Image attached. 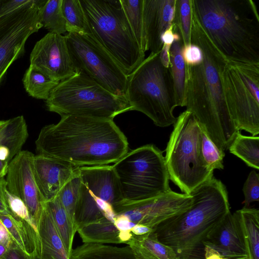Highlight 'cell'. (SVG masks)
Wrapping results in <instances>:
<instances>
[{
	"instance_id": "9a60e30c",
	"label": "cell",
	"mask_w": 259,
	"mask_h": 259,
	"mask_svg": "<svg viewBox=\"0 0 259 259\" xmlns=\"http://www.w3.org/2000/svg\"><path fill=\"white\" fill-rule=\"evenodd\" d=\"M34 155L28 151H21L9 163L7 189L20 198L26 205L32 223L37 226L45 202L37 188L33 172Z\"/></svg>"
},
{
	"instance_id": "f35d334b",
	"label": "cell",
	"mask_w": 259,
	"mask_h": 259,
	"mask_svg": "<svg viewBox=\"0 0 259 259\" xmlns=\"http://www.w3.org/2000/svg\"><path fill=\"white\" fill-rule=\"evenodd\" d=\"M182 55L186 64L189 66L199 64L203 60L201 50L198 46L193 44L183 46Z\"/></svg>"
},
{
	"instance_id": "8d00e7d4",
	"label": "cell",
	"mask_w": 259,
	"mask_h": 259,
	"mask_svg": "<svg viewBox=\"0 0 259 259\" xmlns=\"http://www.w3.org/2000/svg\"><path fill=\"white\" fill-rule=\"evenodd\" d=\"M242 191L244 195V207H248L249 204L259 200V174L252 170L244 184Z\"/></svg>"
},
{
	"instance_id": "484cf974",
	"label": "cell",
	"mask_w": 259,
	"mask_h": 259,
	"mask_svg": "<svg viewBox=\"0 0 259 259\" xmlns=\"http://www.w3.org/2000/svg\"><path fill=\"white\" fill-rule=\"evenodd\" d=\"M28 136L27 124L22 115L5 120L0 133V146L9 149L10 161L21 151Z\"/></svg>"
},
{
	"instance_id": "2e32d148",
	"label": "cell",
	"mask_w": 259,
	"mask_h": 259,
	"mask_svg": "<svg viewBox=\"0 0 259 259\" xmlns=\"http://www.w3.org/2000/svg\"><path fill=\"white\" fill-rule=\"evenodd\" d=\"M30 66L60 82L75 73L65 35L49 32L36 42L30 56Z\"/></svg>"
},
{
	"instance_id": "44dd1931",
	"label": "cell",
	"mask_w": 259,
	"mask_h": 259,
	"mask_svg": "<svg viewBox=\"0 0 259 259\" xmlns=\"http://www.w3.org/2000/svg\"><path fill=\"white\" fill-rule=\"evenodd\" d=\"M125 243L135 259H179L173 249L160 242L153 231L142 235L133 234Z\"/></svg>"
},
{
	"instance_id": "f546056e",
	"label": "cell",
	"mask_w": 259,
	"mask_h": 259,
	"mask_svg": "<svg viewBox=\"0 0 259 259\" xmlns=\"http://www.w3.org/2000/svg\"><path fill=\"white\" fill-rule=\"evenodd\" d=\"M59 82L30 66L26 71L23 78L24 88L29 96L45 100L48 99Z\"/></svg>"
},
{
	"instance_id": "4316f807",
	"label": "cell",
	"mask_w": 259,
	"mask_h": 259,
	"mask_svg": "<svg viewBox=\"0 0 259 259\" xmlns=\"http://www.w3.org/2000/svg\"><path fill=\"white\" fill-rule=\"evenodd\" d=\"M45 202L51 212L69 257L73 249V240L77 230L57 196L54 199Z\"/></svg>"
},
{
	"instance_id": "681fc988",
	"label": "cell",
	"mask_w": 259,
	"mask_h": 259,
	"mask_svg": "<svg viewBox=\"0 0 259 259\" xmlns=\"http://www.w3.org/2000/svg\"><path fill=\"white\" fill-rule=\"evenodd\" d=\"M32 259H48L45 257H44L40 255H39L38 254H35V255L33 256Z\"/></svg>"
},
{
	"instance_id": "60d3db41",
	"label": "cell",
	"mask_w": 259,
	"mask_h": 259,
	"mask_svg": "<svg viewBox=\"0 0 259 259\" xmlns=\"http://www.w3.org/2000/svg\"><path fill=\"white\" fill-rule=\"evenodd\" d=\"M113 223L119 231L120 233H131V229L136 225L121 214L116 215Z\"/></svg>"
},
{
	"instance_id": "d6986e66",
	"label": "cell",
	"mask_w": 259,
	"mask_h": 259,
	"mask_svg": "<svg viewBox=\"0 0 259 259\" xmlns=\"http://www.w3.org/2000/svg\"><path fill=\"white\" fill-rule=\"evenodd\" d=\"M176 0H143L144 28L147 51L160 53L162 36L173 23Z\"/></svg>"
},
{
	"instance_id": "bcb514c9",
	"label": "cell",
	"mask_w": 259,
	"mask_h": 259,
	"mask_svg": "<svg viewBox=\"0 0 259 259\" xmlns=\"http://www.w3.org/2000/svg\"><path fill=\"white\" fill-rule=\"evenodd\" d=\"M9 162L0 160V178H4L7 174Z\"/></svg>"
},
{
	"instance_id": "6da1fadb",
	"label": "cell",
	"mask_w": 259,
	"mask_h": 259,
	"mask_svg": "<svg viewBox=\"0 0 259 259\" xmlns=\"http://www.w3.org/2000/svg\"><path fill=\"white\" fill-rule=\"evenodd\" d=\"M35 145L39 154L75 167L114 163L128 152L127 138L113 120L71 115L44 126Z\"/></svg>"
},
{
	"instance_id": "c3c4849f",
	"label": "cell",
	"mask_w": 259,
	"mask_h": 259,
	"mask_svg": "<svg viewBox=\"0 0 259 259\" xmlns=\"http://www.w3.org/2000/svg\"><path fill=\"white\" fill-rule=\"evenodd\" d=\"M8 248L9 247H7L6 246L0 244V258L6 252Z\"/></svg>"
},
{
	"instance_id": "d4e9b609",
	"label": "cell",
	"mask_w": 259,
	"mask_h": 259,
	"mask_svg": "<svg viewBox=\"0 0 259 259\" xmlns=\"http://www.w3.org/2000/svg\"><path fill=\"white\" fill-rule=\"evenodd\" d=\"M77 232L83 243H122L119 237V231L112 222L106 218L83 226L78 228Z\"/></svg>"
},
{
	"instance_id": "4fadbf2b",
	"label": "cell",
	"mask_w": 259,
	"mask_h": 259,
	"mask_svg": "<svg viewBox=\"0 0 259 259\" xmlns=\"http://www.w3.org/2000/svg\"><path fill=\"white\" fill-rule=\"evenodd\" d=\"M47 0H30L23 7L0 16V84L9 67L24 53L30 35L42 27L39 9Z\"/></svg>"
},
{
	"instance_id": "f907efd6",
	"label": "cell",
	"mask_w": 259,
	"mask_h": 259,
	"mask_svg": "<svg viewBox=\"0 0 259 259\" xmlns=\"http://www.w3.org/2000/svg\"><path fill=\"white\" fill-rule=\"evenodd\" d=\"M5 122V120H0V133Z\"/></svg>"
},
{
	"instance_id": "ee69618b",
	"label": "cell",
	"mask_w": 259,
	"mask_h": 259,
	"mask_svg": "<svg viewBox=\"0 0 259 259\" xmlns=\"http://www.w3.org/2000/svg\"><path fill=\"white\" fill-rule=\"evenodd\" d=\"M131 231L134 235H142L152 232V229L145 225L136 224Z\"/></svg>"
},
{
	"instance_id": "30bf717a",
	"label": "cell",
	"mask_w": 259,
	"mask_h": 259,
	"mask_svg": "<svg viewBox=\"0 0 259 259\" xmlns=\"http://www.w3.org/2000/svg\"><path fill=\"white\" fill-rule=\"evenodd\" d=\"M81 183L74 212L78 228L104 218L114 222V209L123 201L112 165L78 167Z\"/></svg>"
},
{
	"instance_id": "7a4b0ae2",
	"label": "cell",
	"mask_w": 259,
	"mask_h": 259,
	"mask_svg": "<svg viewBox=\"0 0 259 259\" xmlns=\"http://www.w3.org/2000/svg\"><path fill=\"white\" fill-rule=\"evenodd\" d=\"M191 44L200 48L203 60L195 66L186 64L185 106L224 152L240 131L231 118L223 90L221 74L228 62L192 13Z\"/></svg>"
},
{
	"instance_id": "e575fe53",
	"label": "cell",
	"mask_w": 259,
	"mask_h": 259,
	"mask_svg": "<svg viewBox=\"0 0 259 259\" xmlns=\"http://www.w3.org/2000/svg\"><path fill=\"white\" fill-rule=\"evenodd\" d=\"M80 183L81 179L77 167L75 175L63 187L57 195L76 230L74 212Z\"/></svg>"
},
{
	"instance_id": "9c48e42d",
	"label": "cell",
	"mask_w": 259,
	"mask_h": 259,
	"mask_svg": "<svg viewBox=\"0 0 259 259\" xmlns=\"http://www.w3.org/2000/svg\"><path fill=\"white\" fill-rule=\"evenodd\" d=\"M122 203L151 199L171 190L163 152L152 144L128 152L112 165Z\"/></svg>"
},
{
	"instance_id": "7bdbcfd3",
	"label": "cell",
	"mask_w": 259,
	"mask_h": 259,
	"mask_svg": "<svg viewBox=\"0 0 259 259\" xmlns=\"http://www.w3.org/2000/svg\"><path fill=\"white\" fill-rule=\"evenodd\" d=\"M13 241L7 229L0 220V244L9 247Z\"/></svg>"
},
{
	"instance_id": "f1b7e54d",
	"label": "cell",
	"mask_w": 259,
	"mask_h": 259,
	"mask_svg": "<svg viewBox=\"0 0 259 259\" xmlns=\"http://www.w3.org/2000/svg\"><path fill=\"white\" fill-rule=\"evenodd\" d=\"M236 211L242 225L249 259H259V210L243 207Z\"/></svg>"
},
{
	"instance_id": "7dc6e473",
	"label": "cell",
	"mask_w": 259,
	"mask_h": 259,
	"mask_svg": "<svg viewBox=\"0 0 259 259\" xmlns=\"http://www.w3.org/2000/svg\"><path fill=\"white\" fill-rule=\"evenodd\" d=\"M204 250L205 259H223L209 248L204 247Z\"/></svg>"
},
{
	"instance_id": "603a6c76",
	"label": "cell",
	"mask_w": 259,
	"mask_h": 259,
	"mask_svg": "<svg viewBox=\"0 0 259 259\" xmlns=\"http://www.w3.org/2000/svg\"><path fill=\"white\" fill-rule=\"evenodd\" d=\"M69 259H135V257L128 245L119 247L83 243L72 249Z\"/></svg>"
},
{
	"instance_id": "3957f363",
	"label": "cell",
	"mask_w": 259,
	"mask_h": 259,
	"mask_svg": "<svg viewBox=\"0 0 259 259\" xmlns=\"http://www.w3.org/2000/svg\"><path fill=\"white\" fill-rule=\"evenodd\" d=\"M191 11L228 63L259 64V15L252 0H191Z\"/></svg>"
},
{
	"instance_id": "f6af8a7d",
	"label": "cell",
	"mask_w": 259,
	"mask_h": 259,
	"mask_svg": "<svg viewBox=\"0 0 259 259\" xmlns=\"http://www.w3.org/2000/svg\"><path fill=\"white\" fill-rule=\"evenodd\" d=\"M10 153L9 149L5 146H0V160L4 161H10Z\"/></svg>"
},
{
	"instance_id": "1f68e13d",
	"label": "cell",
	"mask_w": 259,
	"mask_h": 259,
	"mask_svg": "<svg viewBox=\"0 0 259 259\" xmlns=\"http://www.w3.org/2000/svg\"><path fill=\"white\" fill-rule=\"evenodd\" d=\"M62 0H47L39 10V20L50 32L63 34L66 32V21L62 9Z\"/></svg>"
},
{
	"instance_id": "ab89813d",
	"label": "cell",
	"mask_w": 259,
	"mask_h": 259,
	"mask_svg": "<svg viewBox=\"0 0 259 259\" xmlns=\"http://www.w3.org/2000/svg\"><path fill=\"white\" fill-rule=\"evenodd\" d=\"M14 240L0 259H32Z\"/></svg>"
},
{
	"instance_id": "52a82bcc",
	"label": "cell",
	"mask_w": 259,
	"mask_h": 259,
	"mask_svg": "<svg viewBox=\"0 0 259 259\" xmlns=\"http://www.w3.org/2000/svg\"><path fill=\"white\" fill-rule=\"evenodd\" d=\"M45 102L48 110L61 117L71 115L113 120L132 111L125 97L113 94L79 72L60 81Z\"/></svg>"
},
{
	"instance_id": "74e56055",
	"label": "cell",
	"mask_w": 259,
	"mask_h": 259,
	"mask_svg": "<svg viewBox=\"0 0 259 259\" xmlns=\"http://www.w3.org/2000/svg\"><path fill=\"white\" fill-rule=\"evenodd\" d=\"M6 199L8 211L15 216L26 221L35 229L31 221L28 209L23 201L11 193L7 189L6 190ZM35 230H36L35 229Z\"/></svg>"
},
{
	"instance_id": "5b68a950",
	"label": "cell",
	"mask_w": 259,
	"mask_h": 259,
	"mask_svg": "<svg viewBox=\"0 0 259 259\" xmlns=\"http://www.w3.org/2000/svg\"><path fill=\"white\" fill-rule=\"evenodd\" d=\"M90 34L126 75L144 60L119 0H79Z\"/></svg>"
},
{
	"instance_id": "b9f144b4",
	"label": "cell",
	"mask_w": 259,
	"mask_h": 259,
	"mask_svg": "<svg viewBox=\"0 0 259 259\" xmlns=\"http://www.w3.org/2000/svg\"><path fill=\"white\" fill-rule=\"evenodd\" d=\"M7 182L4 178H0V213L8 211L6 199Z\"/></svg>"
},
{
	"instance_id": "83f0119b",
	"label": "cell",
	"mask_w": 259,
	"mask_h": 259,
	"mask_svg": "<svg viewBox=\"0 0 259 259\" xmlns=\"http://www.w3.org/2000/svg\"><path fill=\"white\" fill-rule=\"evenodd\" d=\"M228 149L248 166L259 169V137L247 136L238 131Z\"/></svg>"
},
{
	"instance_id": "ba28073f",
	"label": "cell",
	"mask_w": 259,
	"mask_h": 259,
	"mask_svg": "<svg viewBox=\"0 0 259 259\" xmlns=\"http://www.w3.org/2000/svg\"><path fill=\"white\" fill-rule=\"evenodd\" d=\"M201 130L196 117L186 110L177 117L165 150L169 179L188 195L213 177L201 155Z\"/></svg>"
},
{
	"instance_id": "277c9868",
	"label": "cell",
	"mask_w": 259,
	"mask_h": 259,
	"mask_svg": "<svg viewBox=\"0 0 259 259\" xmlns=\"http://www.w3.org/2000/svg\"><path fill=\"white\" fill-rule=\"evenodd\" d=\"M190 195V207L162 222L152 231L179 259H205L203 241L230 211L228 192L224 184L213 177Z\"/></svg>"
},
{
	"instance_id": "d6a6232c",
	"label": "cell",
	"mask_w": 259,
	"mask_h": 259,
	"mask_svg": "<svg viewBox=\"0 0 259 259\" xmlns=\"http://www.w3.org/2000/svg\"><path fill=\"white\" fill-rule=\"evenodd\" d=\"M62 9L68 33L89 34L90 30L79 0H62Z\"/></svg>"
},
{
	"instance_id": "8fae6325",
	"label": "cell",
	"mask_w": 259,
	"mask_h": 259,
	"mask_svg": "<svg viewBox=\"0 0 259 259\" xmlns=\"http://www.w3.org/2000/svg\"><path fill=\"white\" fill-rule=\"evenodd\" d=\"M231 118L239 131L259 134V64L227 62L221 74Z\"/></svg>"
},
{
	"instance_id": "cb8c5ba5",
	"label": "cell",
	"mask_w": 259,
	"mask_h": 259,
	"mask_svg": "<svg viewBox=\"0 0 259 259\" xmlns=\"http://www.w3.org/2000/svg\"><path fill=\"white\" fill-rule=\"evenodd\" d=\"M182 38L175 39L169 51L170 69L177 106H185L186 65L182 55Z\"/></svg>"
},
{
	"instance_id": "ffe728a7",
	"label": "cell",
	"mask_w": 259,
	"mask_h": 259,
	"mask_svg": "<svg viewBox=\"0 0 259 259\" xmlns=\"http://www.w3.org/2000/svg\"><path fill=\"white\" fill-rule=\"evenodd\" d=\"M37 254L48 259H69L51 212L45 202L37 226Z\"/></svg>"
},
{
	"instance_id": "e0dca14e",
	"label": "cell",
	"mask_w": 259,
	"mask_h": 259,
	"mask_svg": "<svg viewBox=\"0 0 259 259\" xmlns=\"http://www.w3.org/2000/svg\"><path fill=\"white\" fill-rule=\"evenodd\" d=\"M223 259H249L242 225L237 211L229 212L203 241Z\"/></svg>"
},
{
	"instance_id": "5bb4252c",
	"label": "cell",
	"mask_w": 259,
	"mask_h": 259,
	"mask_svg": "<svg viewBox=\"0 0 259 259\" xmlns=\"http://www.w3.org/2000/svg\"><path fill=\"white\" fill-rule=\"evenodd\" d=\"M192 196L170 190L157 197L135 202L122 203L114 209L135 224L152 229L164 220L186 210L192 205Z\"/></svg>"
},
{
	"instance_id": "836d02e7",
	"label": "cell",
	"mask_w": 259,
	"mask_h": 259,
	"mask_svg": "<svg viewBox=\"0 0 259 259\" xmlns=\"http://www.w3.org/2000/svg\"><path fill=\"white\" fill-rule=\"evenodd\" d=\"M191 0H176L173 26L181 35L184 46L191 44Z\"/></svg>"
},
{
	"instance_id": "d590c367",
	"label": "cell",
	"mask_w": 259,
	"mask_h": 259,
	"mask_svg": "<svg viewBox=\"0 0 259 259\" xmlns=\"http://www.w3.org/2000/svg\"><path fill=\"white\" fill-rule=\"evenodd\" d=\"M200 149L202 159L210 169H223L225 152L220 150L202 128L200 137Z\"/></svg>"
},
{
	"instance_id": "7402d4cb",
	"label": "cell",
	"mask_w": 259,
	"mask_h": 259,
	"mask_svg": "<svg viewBox=\"0 0 259 259\" xmlns=\"http://www.w3.org/2000/svg\"><path fill=\"white\" fill-rule=\"evenodd\" d=\"M0 220L12 239L23 250L31 256L37 254V233L31 224L9 211L0 213Z\"/></svg>"
},
{
	"instance_id": "4dcf8cb0",
	"label": "cell",
	"mask_w": 259,
	"mask_h": 259,
	"mask_svg": "<svg viewBox=\"0 0 259 259\" xmlns=\"http://www.w3.org/2000/svg\"><path fill=\"white\" fill-rule=\"evenodd\" d=\"M140 49L147 51L144 28L143 0H119Z\"/></svg>"
},
{
	"instance_id": "ac0fdd59",
	"label": "cell",
	"mask_w": 259,
	"mask_h": 259,
	"mask_svg": "<svg viewBox=\"0 0 259 259\" xmlns=\"http://www.w3.org/2000/svg\"><path fill=\"white\" fill-rule=\"evenodd\" d=\"M77 168L41 154L34 155V177L45 202L57 196L63 187L75 175Z\"/></svg>"
},
{
	"instance_id": "7c38bea8",
	"label": "cell",
	"mask_w": 259,
	"mask_h": 259,
	"mask_svg": "<svg viewBox=\"0 0 259 259\" xmlns=\"http://www.w3.org/2000/svg\"><path fill=\"white\" fill-rule=\"evenodd\" d=\"M65 36L75 72L126 98L127 75L112 57L89 34L68 33Z\"/></svg>"
},
{
	"instance_id": "8992f818",
	"label": "cell",
	"mask_w": 259,
	"mask_h": 259,
	"mask_svg": "<svg viewBox=\"0 0 259 259\" xmlns=\"http://www.w3.org/2000/svg\"><path fill=\"white\" fill-rule=\"evenodd\" d=\"M160 53H151L127 76L126 98L132 111L144 113L156 125L164 127L175 123L177 106L170 67L162 65Z\"/></svg>"
}]
</instances>
